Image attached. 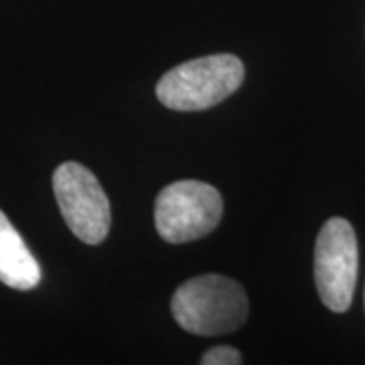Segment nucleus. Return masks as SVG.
Wrapping results in <instances>:
<instances>
[{"label": "nucleus", "mask_w": 365, "mask_h": 365, "mask_svg": "<svg viewBox=\"0 0 365 365\" xmlns=\"http://www.w3.org/2000/svg\"><path fill=\"white\" fill-rule=\"evenodd\" d=\"M170 311L187 333L215 337L246 323L248 297L235 280L222 274H203L175 290Z\"/></svg>", "instance_id": "nucleus-1"}, {"label": "nucleus", "mask_w": 365, "mask_h": 365, "mask_svg": "<svg viewBox=\"0 0 365 365\" xmlns=\"http://www.w3.org/2000/svg\"><path fill=\"white\" fill-rule=\"evenodd\" d=\"M223 201L209 182L177 181L157 197L155 223L158 235L169 244H187L211 234L222 220Z\"/></svg>", "instance_id": "nucleus-3"}, {"label": "nucleus", "mask_w": 365, "mask_h": 365, "mask_svg": "<svg viewBox=\"0 0 365 365\" xmlns=\"http://www.w3.org/2000/svg\"><path fill=\"white\" fill-rule=\"evenodd\" d=\"M53 193L61 215L83 244L98 246L110 232V201L100 181L79 163H63L53 173Z\"/></svg>", "instance_id": "nucleus-4"}, {"label": "nucleus", "mask_w": 365, "mask_h": 365, "mask_svg": "<svg viewBox=\"0 0 365 365\" xmlns=\"http://www.w3.org/2000/svg\"><path fill=\"white\" fill-rule=\"evenodd\" d=\"M0 282L14 290H31L41 282V266L25 240L0 211Z\"/></svg>", "instance_id": "nucleus-6"}, {"label": "nucleus", "mask_w": 365, "mask_h": 365, "mask_svg": "<svg viewBox=\"0 0 365 365\" xmlns=\"http://www.w3.org/2000/svg\"><path fill=\"white\" fill-rule=\"evenodd\" d=\"M242 361H244L242 353L234 347H227V345H217V347L209 349L207 353H203V357H201L203 365H237Z\"/></svg>", "instance_id": "nucleus-7"}, {"label": "nucleus", "mask_w": 365, "mask_h": 365, "mask_svg": "<svg viewBox=\"0 0 365 365\" xmlns=\"http://www.w3.org/2000/svg\"><path fill=\"white\" fill-rule=\"evenodd\" d=\"M244 73V63L230 53L199 57L167 71L157 83V98L177 112H201L240 90Z\"/></svg>", "instance_id": "nucleus-2"}, {"label": "nucleus", "mask_w": 365, "mask_h": 365, "mask_svg": "<svg viewBox=\"0 0 365 365\" xmlns=\"http://www.w3.org/2000/svg\"><path fill=\"white\" fill-rule=\"evenodd\" d=\"M357 237L351 223L333 217L321 227L314 246V282L329 311L345 313L357 282Z\"/></svg>", "instance_id": "nucleus-5"}]
</instances>
